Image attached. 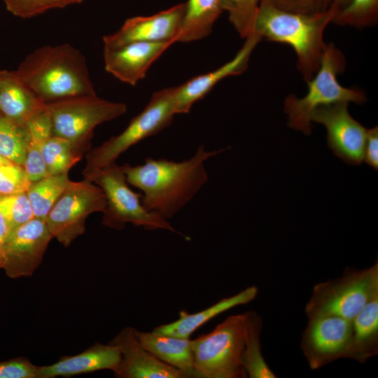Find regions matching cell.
<instances>
[{
  "label": "cell",
  "mask_w": 378,
  "mask_h": 378,
  "mask_svg": "<svg viewBox=\"0 0 378 378\" xmlns=\"http://www.w3.org/2000/svg\"><path fill=\"white\" fill-rule=\"evenodd\" d=\"M223 151H208L202 145L186 160L148 158L142 164H125L122 167L128 183L142 192L144 207L168 219L184 207L206 183L205 162Z\"/></svg>",
  "instance_id": "obj_1"
},
{
  "label": "cell",
  "mask_w": 378,
  "mask_h": 378,
  "mask_svg": "<svg viewBox=\"0 0 378 378\" xmlns=\"http://www.w3.org/2000/svg\"><path fill=\"white\" fill-rule=\"evenodd\" d=\"M338 9L331 5L314 13H294L278 8L267 0H261L253 33L262 39L291 46L297 56V68L307 82L319 69L326 46L323 33Z\"/></svg>",
  "instance_id": "obj_2"
},
{
  "label": "cell",
  "mask_w": 378,
  "mask_h": 378,
  "mask_svg": "<svg viewBox=\"0 0 378 378\" xmlns=\"http://www.w3.org/2000/svg\"><path fill=\"white\" fill-rule=\"evenodd\" d=\"M14 71L46 104L71 97L96 94L85 57L69 43L36 48Z\"/></svg>",
  "instance_id": "obj_3"
},
{
  "label": "cell",
  "mask_w": 378,
  "mask_h": 378,
  "mask_svg": "<svg viewBox=\"0 0 378 378\" xmlns=\"http://www.w3.org/2000/svg\"><path fill=\"white\" fill-rule=\"evenodd\" d=\"M346 59L332 43H326L318 70L306 82L307 92L302 98L288 95L284 101L288 127L307 135L312 132V112L317 108L338 102L364 104L367 97L358 88H345L340 84L338 74L345 69Z\"/></svg>",
  "instance_id": "obj_4"
},
{
  "label": "cell",
  "mask_w": 378,
  "mask_h": 378,
  "mask_svg": "<svg viewBox=\"0 0 378 378\" xmlns=\"http://www.w3.org/2000/svg\"><path fill=\"white\" fill-rule=\"evenodd\" d=\"M192 378L248 377L243 366L244 313L227 316L192 340Z\"/></svg>",
  "instance_id": "obj_5"
},
{
  "label": "cell",
  "mask_w": 378,
  "mask_h": 378,
  "mask_svg": "<svg viewBox=\"0 0 378 378\" xmlns=\"http://www.w3.org/2000/svg\"><path fill=\"white\" fill-rule=\"evenodd\" d=\"M83 177L99 186L104 193L106 207L102 221L104 225L122 230L127 223H131L148 230H169L189 239L172 226L167 219L144 207L141 197L129 187L122 166L115 162L83 174Z\"/></svg>",
  "instance_id": "obj_6"
},
{
  "label": "cell",
  "mask_w": 378,
  "mask_h": 378,
  "mask_svg": "<svg viewBox=\"0 0 378 378\" xmlns=\"http://www.w3.org/2000/svg\"><path fill=\"white\" fill-rule=\"evenodd\" d=\"M378 295V262L364 269L347 267L342 276L320 282L305 306L307 316L333 315L351 321Z\"/></svg>",
  "instance_id": "obj_7"
},
{
  "label": "cell",
  "mask_w": 378,
  "mask_h": 378,
  "mask_svg": "<svg viewBox=\"0 0 378 378\" xmlns=\"http://www.w3.org/2000/svg\"><path fill=\"white\" fill-rule=\"evenodd\" d=\"M175 90L176 87H170L154 92L145 108L121 133L89 150L83 175L115 162L130 147L170 125L176 115Z\"/></svg>",
  "instance_id": "obj_8"
},
{
  "label": "cell",
  "mask_w": 378,
  "mask_h": 378,
  "mask_svg": "<svg viewBox=\"0 0 378 378\" xmlns=\"http://www.w3.org/2000/svg\"><path fill=\"white\" fill-rule=\"evenodd\" d=\"M52 134L72 143L82 154L90 146L94 128L127 111V105L96 94L71 97L46 104Z\"/></svg>",
  "instance_id": "obj_9"
},
{
  "label": "cell",
  "mask_w": 378,
  "mask_h": 378,
  "mask_svg": "<svg viewBox=\"0 0 378 378\" xmlns=\"http://www.w3.org/2000/svg\"><path fill=\"white\" fill-rule=\"evenodd\" d=\"M106 197L102 189L84 179L70 181L46 216V222L52 236L64 247L85 230V220L95 212L103 213Z\"/></svg>",
  "instance_id": "obj_10"
},
{
  "label": "cell",
  "mask_w": 378,
  "mask_h": 378,
  "mask_svg": "<svg viewBox=\"0 0 378 378\" xmlns=\"http://www.w3.org/2000/svg\"><path fill=\"white\" fill-rule=\"evenodd\" d=\"M307 318L300 347L312 370L340 358H349L351 321L333 315H316Z\"/></svg>",
  "instance_id": "obj_11"
},
{
  "label": "cell",
  "mask_w": 378,
  "mask_h": 378,
  "mask_svg": "<svg viewBox=\"0 0 378 378\" xmlns=\"http://www.w3.org/2000/svg\"><path fill=\"white\" fill-rule=\"evenodd\" d=\"M348 106L346 102L320 106L312 112L310 119L326 127L328 146L335 156L358 165L363 160L368 129L351 115Z\"/></svg>",
  "instance_id": "obj_12"
},
{
  "label": "cell",
  "mask_w": 378,
  "mask_h": 378,
  "mask_svg": "<svg viewBox=\"0 0 378 378\" xmlns=\"http://www.w3.org/2000/svg\"><path fill=\"white\" fill-rule=\"evenodd\" d=\"M52 238L46 220L37 218L11 230L3 242L6 275L13 279L31 276Z\"/></svg>",
  "instance_id": "obj_13"
},
{
  "label": "cell",
  "mask_w": 378,
  "mask_h": 378,
  "mask_svg": "<svg viewBox=\"0 0 378 378\" xmlns=\"http://www.w3.org/2000/svg\"><path fill=\"white\" fill-rule=\"evenodd\" d=\"M186 3L149 16L127 19L115 32L102 38L104 48H114L136 42H178L183 23Z\"/></svg>",
  "instance_id": "obj_14"
},
{
  "label": "cell",
  "mask_w": 378,
  "mask_h": 378,
  "mask_svg": "<svg viewBox=\"0 0 378 378\" xmlns=\"http://www.w3.org/2000/svg\"><path fill=\"white\" fill-rule=\"evenodd\" d=\"M135 328H122L109 343L116 346L120 361L113 372L119 378H186L178 369L159 360L144 348L138 340Z\"/></svg>",
  "instance_id": "obj_15"
},
{
  "label": "cell",
  "mask_w": 378,
  "mask_h": 378,
  "mask_svg": "<svg viewBox=\"0 0 378 378\" xmlns=\"http://www.w3.org/2000/svg\"><path fill=\"white\" fill-rule=\"evenodd\" d=\"M234 57L218 69L193 77L181 85L176 87L174 108L176 114L188 113L197 101L204 98L221 80L244 72L250 57L262 38L252 34Z\"/></svg>",
  "instance_id": "obj_16"
},
{
  "label": "cell",
  "mask_w": 378,
  "mask_h": 378,
  "mask_svg": "<svg viewBox=\"0 0 378 378\" xmlns=\"http://www.w3.org/2000/svg\"><path fill=\"white\" fill-rule=\"evenodd\" d=\"M174 43L132 42L114 48H104L105 70L130 85L144 79L150 66Z\"/></svg>",
  "instance_id": "obj_17"
},
{
  "label": "cell",
  "mask_w": 378,
  "mask_h": 378,
  "mask_svg": "<svg viewBox=\"0 0 378 378\" xmlns=\"http://www.w3.org/2000/svg\"><path fill=\"white\" fill-rule=\"evenodd\" d=\"M120 353L111 343H95L84 351L74 356H64L50 365L38 366L37 378L71 377L102 370L113 372L118 368Z\"/></svg>",
  "instance_id": "obj_18"
},
{
  "label": "cell",
  "mask_w": 378,
  "mask_h": 378,
  "mask_svg": "<svg viewBox=\"0 0 378 378\" xmlns=\"http://www.w3.org/2000/svg\"><path fill=\"white\" fill-rule=\"evenodd\" d=\"M46 104L41 101L14 71L0 70V114L24 125Z\"/></svg>",
  "instance_id": "obj_19"
},
{
  "label": "cell",
  "mask_w": 378,
  "mask_h": 378,
  "mask_svg": "<svg viewBox=\"0 0 378 378\" xmlns=\"http://www.w3.org/2000/svg\"><path fill=\"white\" fill-rule=\"evenodd\" d=\"M258 293L255 286H251L230 297L225 298L211 306L195 313L181 311L179 318L169 323L160 325L153 330L165 335L189 338L200 327L218 315L239 305L253 301Z\"/></svg>",
  "instance_id": "obj_20"
},
{
  "label": "cell",
  "mask_w": 378,
  "mask_h": 378,
  "mask_svg": "<svg viewBox=\"0 0 378 378\" xmlns=\"http://www.w3.org/2000/svg\"><path fill=\"white\" fill-rule=\"evenodd\" d=\"M135 334L142 346L164 363L180 370L186 378H192L193 353L192 340L154 331Z\"/></svg>",
  "instance_id": "obj_21"
},
{
  "label": "cell",
  "mask_w": 378,
  "mask_h": 378,
  "mask_svg": "<svg viewBox=\"0 0 378 378\" xmlns=\"http://www.w3.org/2000/svg\"><path fill=\"white\" fill-rule=\"evenodd\" d=\"M378 354V295L351 320L349 358L360 363Z\"/></svg>",
  "instance_id": "obj_22"
},
{
  "label": "cell",
  "mask_w": 378,
  "mask_h": 378,
  "mask_svg": "<svg viewBox=\"0 0 378 378\" xmlns=\"http://www.w3.org/2000/svg\"><path fill=\"white\" fill-rule=\"evenodd\" d=\"M26 126L29 139L23 167L29 179L33 182L49 175L42 157L44 144L52 135L51 117L47 105L34 115Z\"/></svg>",
  "instance_id": "obj_23"
},
{
  "label": "cell",
  "mask_w": 378,
  "mask_h": 378,
  "mask_svg": "<svg viewBox=\"0 0 378 378\" xmlns=\"http://www.w3.org/2000/svg\"><path fill=\"white\" fill-rule=\"evenodd\" d=\"M262 320L254 311L244 313L243 366L250 378H275L274 372L264 359L260 335Z\"/></svg>",
  "instance_id": "obj_24"
},
{
  "label": "cell",
  "mask_w": 378,
  "mask_h": 378,
  "mask_svg": "<svg viewBox=\"0 0 378 378\" xmlns=\"http://www.w3.org/2000/svg\"><path fill=\"white\" fill-rule=\"evenodd\" d=\"M178 42H192L208 36L223 11L221 0H188Z\"/></svg>",
  "instance_id": "obj_25"
},
{
  "label": "cell",
  "mask_w": 378,
  "mask_h": 378,
  "mask_svg": "<svg viewBox=\"0 0 378 378\" xmlns=\"http://www.w3.org/2000/svg\"><path fill=\"white\" fill-rule=\"evenodd\" d=\"M68 174L48 175L31 183L27 193L34 218L46 220L50 210L71 181Z\"/></svg>",
  "instance_id": "obj_26"
},
{
  "label": "cell",
  "mask_w": 378,
  "mask_h": 378,
  "mask_svg": "<svg viewBox=\"0 0 378 378\" xmlns=\"http://www.w3.org/2000/svg\"><path fill=\"white\" fill-rule=\"evenodd\" d=\"M69 140L51 135L44 144L42 157L49 175L69 173L82 155Z\"/></svg>",
  "instance_id": "obj_27"
},
{
  "label": "cell",
  "mask_w": 378,
  "mask_h": 378,
  "mask_svg": "<svg viewBox=\"0 0 378 378\" xmlns=\"http://www.w3.org/2000/svg\"><path fill=\"white\" fill-rule=\"evenodd\" d=\"M29 134L27 126L0 114V155L24 165Z\"/></svg>",
  "instance_id": "obj_28"
},
{
  "label": "cell",
  "mask_w": 378,
  "mask_h": 378,
  "mask_svg": "<svg viewBox=\"0 0 378 378\" xmlns=\"http://www.w3.org/2000/svg\"><path fill=\"white\" fill-rule=\"evenodd\" d=\"M378 20V0H350L338 9L333 23L341 26L364 28L374 25Z\"/></svg>",
  "instance_id": "obj_29"
},
{
  "label": "cell",
  "mask_w": 378,
  "mask_h": 378,
  "mask_svg": "<svg viewBox=\"0 0 378 378\" xmlns=\"http://www.w3.org/2000/svg\"><path fill=\"white\" fill-rule=\"evenodd\" d=\"M261 0H221L223 10L241 38L253 34V24Z\"/></svg>",
  "instance_id": "obj_30"
},
{
  "label": "cell",
  "mask_w": 378,
  "mask_h": 378,
  "mask_svg": "<svg viewBox=\"0 0 378 378\" xmlns=\"http://www.w3.org/2000/svg\"><path fill=\"white\" fill-rule=\"evenodd\" d=\"M85 0H1L6 10L15 17L29 19L57 8L81 4Z\"/></svg>",
  "instance_id": "obj_31"
},
{
  "label": "cell",
  "mask_w": 378,
  "mask_h": 378,
  "mask_svg": "<svg viewBox=\"0 0 378 378\" xmlns=\"http://www.w3.org/2000/svg\"><path fill=\"white\" fill-rule=\"evenodd\" d=\"M0 213L11 230L34 218L27 192L8 195H0Z\"/></svg>",
  "instance_id": "obj_32"
},
{
  "label": "cell",
  "mask_w": 378,
  "mask_h": 378,
  "mask_svg": "<svg viewBox=\"0 0 378 378\" xmlns=\"http://www.w3.org/2000/svg\"><path fill=\"white\" fill-rule=\"evenodd\" d=\"M31 183L22 165L9 162L0 167V195L27 192Z\"/></svg>",
  "instance_id": "obj_33"
},
{
  "label": "cell",
  "mask_w": 378,
  "mask_h": 378,
  "mask_svg": "<svg viewBox=\"0 0 378 378\" xmlns=\"http://www.w3.org/2000/svg\"><path fill=\"white\" fill-rule=\"evenodd\" d=\"M38 366L18 357L0 362V378H37Z\"/></svg>",
  "instance_id": "obj_34"
},
{
  "label": "cell",
  "mask_w": 378,
  "mask_h": 378,
  "mask_svg": "<svg viewBox=\"0 0 378 378\" xmlns=\"http://www.w3.org/2000/svg\"><path fill=\"white\" fill-rule=\"evenodd\" d=\"M275 7L294 13H314L320 11L317 0H267Z\"/></svg>",
  "instance_id": "obj_35"
},
{
  "label": "cell",
  "mask_w": 378,
  "mask_h": 378,
  "mask_svg": "<svg viewBox=\"0 0 378 378\" xmlns=\"http://www.w3.org/2000/svg\"><path fill=\"white\" fill-rule=\"evenodd\" d=\"M364 161L375 170L378 169V127L368 129L364 150Z\"/></svg>",
  "instance_id": "obj_36"
},
{
  "label": "cell",
  "mask_w": 378,
  "mask_h": 378,
  "mask_svg": "<svg viewBox=\"0 0 378 378\" xmlns=\"http://www.w3.org/2000/svg\"><path fill=\"white\" fill-rule=\"evenodd\" d=\"M350 0H317L318 8L320 11L328 9L331 5L341 8L346 6Z\"/></svg>",
  "instance_id": "obj_37"
},
{
  "label": "cell",
  "mask_w": 378,
  "mask_h": 378,
  "mask_svg": "<svg viewBox=\"0 0 378 378\" xmlns=\"http://www.w3.org/2000/svg\"><path fill=\"white\" fill-rule=\"evenodd\" d=\"M10 231L11 228L3 215L0 213V241L1 242L6 240Z\"/></svg>",
  "instance_id": "obj_38"
},
{
  "label": "cell",
  "mask_w": 378,
  "mask_h": 378,
  "mask_svg": "<svg viewBox=\"0 0 378 378\" xmlns=\"http://www.w3.org/2000/svg\"><path fill=\"white\" fill-rule=\"evenodd\" d=\"M5 254L3 242L0 241V269H4L5 265Z\"/></svg>",
  "instance_id": "obj_39"
},
{
  "label": "cell",
  "mask_w": 378,
  "mask_h": 378,
  "mask_svg": "<svg viewBox=\"0 0 378 378\" xmlns=\"http://www.w3.org/2000/svg\"><path fill=\"white\" fill-rule=\"evenodd\" d=\"M10 161L8 160L7 159L4 158V157L0 155V167L9 162Z\"/></svg>",
  "instance_id": "obj_40"
}]
</instances>
